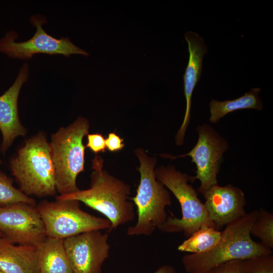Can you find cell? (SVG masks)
Here are the masks:
<instances>
[{
  "instance_id": "obj_1",
  "label": "cell",
  "mask_w": 273,
  "mask_h": 273,
  "mask_svg": "<svg viewBox=\"0 0 273 273\" xmlns=\"http://www.w3.org/2000/svg\"><path fill=\"white\" fill-rule=\"evenodd\" d=\"M104 159L97 154L92 160V172L88 189L70 194L59 195V200H75L96 210L110 222L109 231L133 220V203L129 201L130 187L109 174L104 168Z\"/></svg>"
},
{
  "instance_id": "obj_2",
  "label": "cell",
  "mask_w": 273,
  "mask_h": 273,
  "mask_svg": "<svg viewBox=\"0 0 273 273\" xmlns=\"http://www.w3.org/2000/svg\"><path fill=\"white\" fill-rule=\"evenodd\" d=\"M258 215V210L225 226L221 239L211 250L201 254L190 253L181 259L187 273H207L213 267L233 260H247L253 257L272 254L269 249L251 238V226Z\"/></svg>"
},
{
  "instance_id": "obj_3",
  "label": "cell",
  "mask_w": 273,
  "mask_h": 273,
  "mask_svg": "<svg viewBox=\"0 0 273 273\" xmlns=\"http://www.w3.org/2000/svg\"><path fill=\"white\" fill-rule=\"evenodd\" d=\"M19 189L28 196H53L56 187L55 168L50 143L40 131L27 140L9 162Z\"/></svg>"
},
{
  "instance_id": "obj_4",
  "label": "cell",
  "mask_w": 273,
  "mask_h": 273,
  "mask_svg": "<svg viewBox=\"0 0 273 273\" xmlns=\"http://www.w3.org/2000/svg\"><path fill=\"white\" fill-rule=\"evenodd\" d=\"M140 166V183L135 196L129 198L136 206V223L127 230L128 236L151 235L167 218L166 207L171 205V195L155 174L157 159L150 157L142 148L134 150Z\"/></svg>"
},
{
  "instance_id": "obj_5",
  "label": "cell",
  "mask_w": 273,
  "mask_h": 273,
  "mask_svg": "<svg viewBox=\"0 0 273 273\" xmlns=\"http://www.w3.org/2000/svg\"><path fill=\"white\" fill-rule=\"evenodd\" d=\"M89 127L88 120L79 116L52 134L50 145L55 168L56 187L60 195L80 190L76 179L84 171L86 148L83 139L88 134Z\"/></svg>"
},
{
  "instance_id": "obj_6",
  "label": "cell",
  "mask_w": 273,
  "mask_h": 273,
  "mask_svg": "<svg viewBox=\"0 0 273 273\" xmlns=\"http://www.w3.org/2000/svg\"><path fill=\"white\" fill-rule=\"evenodd\" d=\"M157 179L167 188L178 201L181 217H167L158 229L164 233L183 232L187 238L204 224L215 228L210 219L204 203L189 181H195L194 176L176 170L173 165L161 166L155 168Z\"/></svg>"
},
{
  "instance_id": "obj_7",
  "label": "cell",
  "mask_w": 273,
  "mask_h": 273,
  "mask_svg": "<svg viewBox=\"0 0 273 273\" xmlns=\"http://www.w3.org/2000/svg\"><path fill=\"white\" fill-rule=\"evenodd\" d=\"M43 220L47 237L65 239L86 232L107 229L111 224L107 218L82 210L75 200H44L36 205Z\"/></svg>"
},
{
  "instance_id": "obj_8",
  "label": "cell",
  "mask_w": 273,
  "mask_h": 273,
  "mask_svg": "<svg viewBox=\"0 0 273 273\" xmlns=\"http://www.w3.org/2000/svg\"><path fill=\"white\" fill-rule=\"evenodd\" d=\"M197 131L198 141L190 151L179 156L165 154L161 156L172 160L190 157L196 166V175L194 178L200 181L198 191L203 195L211 187L217 184V177L223 155L229 145L227 141L209 125L199 126Z\"/></svg>"
},
{
  "instance_id": "obj_9",
  "label": "cell",
  "mask_w": 273,
  "mask_h": 273,
  "mask_svg": "<svg viewBox=\"0 0 273 273\" xmlns=\"http://www.w3.org/2000/svg\"><path fill=\"white\" fill-rule=\"evenodd\" d=\"M0 234L13 244L35 246L47 237L36 205L24 202L0 206Z\"/></svg>"
},
{
  "instance_id": "obj_10",
  "label": "cell",
  "mask_w": 273,
  "mask_h": 273,
  "mask_svg": "<svg viewBox=\"0 0 273 273\" xmlns=\"http://www.w3.org/2000/svg\"><path fill=\"white\" fill-rule=\"evenodd\" d=\"M31 23L36 27V31L30 39L22 42H16L17 34L9 31L0 39V52L12 58L31 59L37 53L50 55H63L66 57L71 54H81L87 56L88 54L74 45L68 38L57 39L48 34L42 28V24L46 20L39 16L31 18Z\"/></svg>"
},
{
  "instance_id": "obj_11",
  "label": "cell",
  "mask_w": 273,
  "mask_h": 273,
  "mask_svg": "<svg viewBox=\"0 0 273 273\" xmlns=\"http://www.w3.org/2000/svg\"><path fill=\"white\" fill-rule=\"evenodd\" d=\"M108 235L101 230L86 232L64 239L74 273H101L109 256Z\"/></svg>"
},
{
  "instance_id": "obj_12",
  "label": "cell",
  "mask_w": 273,
  "mask_h": 273,
  "mask_svg": "<svg viewBox=\"0 0 273 273\" xmlns=\"http://www.w3.org/2000/svg\"><path fill=\"white\" fill-rule=\"evenodd\" d=\"M202 195L208 216L218 230L246 214L243 192L231 184L214 185Z\"/></svg>"
},
{
  "instance_id": "obj_13",
  "label": "cell",
  "mask_w": 273,
  "mask_h": 273,
  "mask_svg": "<svg viewBox=\"0 0 273 273\" xmlns=\"http://www.w3.org/2000/svg\"><path fill=\"white\" fill-rule=\"evenodd\" d=\"M28 76V66L24 64L14 82L2 95L0 96V131L2 142L1 153L5 155L18 136H24L27 128L20 121L18 100L20 89Z\"/></svg>"
},
{
  "instance_id": "obj_14",
  "label": "cell",
  "mask_w": 273,
  "mask_h": 273,
  "mask_svg": "<svg viewBox=\"0 0 273 273\" xmlns=\"http://www.w3.org/2000/svg\"><path fill=\"white\" fill-rule=\"evenodd\" d=\"M185 38L188 45L189 58L184 78V94L186 108L182 124L175 135L176 145H183L186 130L191 120L192 97L195 87L199 81L202 71L203 58L207 53L204 39L197 33L188 31Z\"/></svg>"
},
{
  "instance_id": "obj_15",
  "label": "cell",
  "mask_w": 273,
  "mask_h": 273,
  "mask_svg": "<svg viewBox=\"0 0 273 273\" xmlns=\"http://www.w3.org/2000/svg\"><path fill=\"white\" fill-rule=\"evenodd\" d=\"M0 270L5 273H39L37 247L0 237Z\"/></svg>"
},
{
  "instance_id": "obj_16",
  "label": "cell",
  "mask_w": 273,
  "mask_h": 273,
  "mask_svg": "<svg viewBox=\"0 0 273 273\" xmlns=\"http://www.w3.org/2000/svg\"><path fill=\"white\" fill-rule=\"evenodd\" d=\"M36 247L39 273H74L64 239L47 237Z\"/></svg>"
},
{
  "instance_id": "obj_17",
  "label": "cell",
  "mask_w": 273,
  "mask_h": 273,
  "mask_svg": "<svg viewBox=\"0 0 273 273\" xmlns=\"http://www.w3.org/2000/svg\"><path fill=\"white\" fill-rule=\"evenodd\" d=\"M260 91V88H252L242 96L232 100L220 102L212 99L209 104V121L216 123L226 114L239 110L253 109L261 110L263 105L258 96Z\"/></svg>"
},
{
  "instance_id": "obj_18",
  "label": "cell",
  "mask_w": 273,
  "mask_h": 273,
  "mask_svg": "<svg viewBox=\"0 0 273 273\" xmlns=\"http://www.w3.org/2000/svg\"><path fill=\"white\" fill-rule=\"evenodd\" d=\"M221 237V231L204 224L183 242L177 250L192 254L205 253L216 246Z\"/></svg>"
},
{
  "instance_id": "obj_19",
  "label": "cell",
  "mask_w": 273,
  "mask_h": 273,
  "mask_svg": "<svg viewBox=\"0 0 273 273\" xmlns=\"http://www.w3.org/2000/svg\"><path fill=\"white\" fill-rule=\"evenodd\" d=\"M2 163L0 158V165ZM18 202L36 205L35 200L16 188L13 179L0 168V206Z\"/></svg>"
},
{
  "instance_id": "obj_20",
  "label": "cell",
  "mask_w": 273,
  "mask_h": 273,
  "mask_svg": "<svg viewBox=\"0 0 273 273\" xmlns=\"http://www.w3.org/2000/svg\"><path fill=\"white\" fill-rule=\"evenodd\" d=\"M250 234L257 238L265 247L273 248V214L264 209L258 210V215L253 222Z\"/></svg>"
},
{
  "instance_id": "obj_21",
  "label": "cell",
  "mask_w": 273,
  "mask_h": 273,
  "mask_svg": "<svg viewBox=\"0 0 273 273\" xmlns=\"http://www.w3.org/2000/svg\"><path fill=\"white\" fill-rule=\"evenodd\" d=\"M247 273H273V255H265L245 260Z\"/></svg>"
},
{
  "instance_id": "obj_22",
  "label": "cell",
  "mask_w": 273,
  "mask_h": 273,
  "mask_svg": "<svg viewBox=\"0 0 273 273\" xmlns=\"http://www.w3.org/2000/svg\"><path fill=\"white\" fill-rule=\"evenodd\" d=\"M245 260H233L218 265L207 273H247Z\"/></svg>"
},
{
  "instance_id": "obj_23",
  "label": "cell",
  "mask_w": 273,
  "mask_h": 273,
  "mask_svg": "<svg viewBox=\"0 0 273 273\" xmlns=\"http://www.w3.org/2000/svg\"><path fill=\"white\" fill-rule=\"evenodd\" d=\"M87 140L85 148H88L96 155L98 153H104L106 151L105 139L101 133H88L87 135Z\"/></svg>"
},
{
  "instance_id": "obj_24",
  "label": "cell",
  "mask_w": 273,
  "mask_h": 273,
  "mask_svg": "<svg viewBox=\"0 0 273 273\" xmlns=\"http://www.w3.org/2000/svg\"><path fill=\"white\" fill-rule=\"evenodd\" d=\"M123 140L115 133L110 132L105 139L106 148L111 152L119 151L125 146Z\"/></svg>"
},
{
  "instance_id": "obj_25",
  "label": "cell",
  "mask_w": 273,
  "mask_h": 273,
  "mask_svg": "<svg viewBox=\"0 0 273 273\" xmlns=\"http://www.w3.org/2000/svg\"><path fill=\"white\" fill-rule=\"evenodd\" d=\"M153 273H176L175 268L170 265H164L158 268Z\"/></svg>"
},
{
  "instance_id": "obj_26",
  "label": "cell",
  "mask_w": 273,
  "mask_h": 273,
  "mask_svg": "<svg viewBox=\"0 0 273 273\" xmlns=\"http://www.w3.org/2000/svg\"><path fill=\"white\" fill-rule=\"evenodd\" d=\"M0 273H5L3 271H2L1 270H0Z\"/></svg>"
},
{
  "instance_id": "obj_27",
  "label": "cell",
  "mask_w": 273,
  "mask_h": 273,
  "mask_svg": "<svg viewBox=\"0 0 273 273\" xmlns=\"http://www.w3.org/2000/svg\"><path fill=\"white\" fill-rule=\"evenodd\" d=\"M0 237H2V236H1V234H0Z\"/></svg>"
}]
</instances>
